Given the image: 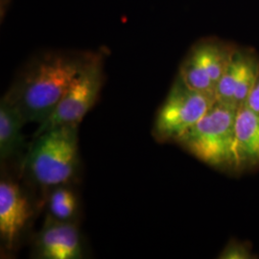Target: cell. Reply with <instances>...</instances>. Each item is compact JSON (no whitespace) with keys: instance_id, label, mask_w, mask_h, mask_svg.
Returning <instances> with one entry per match:
<instances>
[{"instance_id":"obj_1","label":"cell","mask_w":259,"mask_h":259,"mask_svg":"<svg viewBox=\"0 0 259 259\" xmlns=\"http://www.w3.org/2000/svg\"><path fill=\"white\" fill-rule=\"evenodd\" d=\"M95 52L50 50L30 60L3 96L26 123H42Z\"/></svg>"},{"instance_id":"obj_2","label":"cell","mask_w":259,"mask_h":259,"mask_svg":"<svg viewBox=\"0 0 259 259\" xmlns=\"http://www.w3.org/2000/svg\"><path fill=\"white\" fill-rule=\"evenodd\" d=\"M24 165L37 185L52 188L67 185L79 167L78 126H59L38 135Z\"/></svg>"},{"instance_id":"obj_3","label":"cell","mask_w":259,"mask_h":259,"mask_svg":"<svg viewBox=\"0 0 259 259\" xmlns=\"http://www.w3.org/2000/svg\"><path fill=\"white\" fill-rule=\"evenodd\" d=\"M236 116L237 110L215 102L177 142L209 166L236 171Z\"/></svg>"},{"instance_id":"obj_4","label":"cell","mask_w":259,"mask_h":259,"mask_svg":"<svg viewBox=\"0 0 259 259\" xmlns=\"http://www.w3.org/2000/svg\"><path fill=\"white\" fill-rule=\"evenodd\" d=\"M216 102L189 88L179 75L154 122L152 134L158 142L178 141Z\"/></svg>"},{"instance_id":"obj_5","label":"cell","mask_w":259,"mask_h":259,"mask_svg":"<svg viewBox=\"0 0 259 259\" xmlns=\"http://www.w3.org/2000/svg\"><path fill=\"white\" fill-rule=\"evenodd\" d=\"M104 82L102 54L93 58L75 77L65 95L47 120L39 124L34 138L47 130L64 125L78 126L97 101Z\"/></svg>"},{"instance_id":"obj_6","label":"cell","mask_w":259,"mask_h":259,"mask_svg":"<svg viewBox=\"0 0 259 259\" xmlns=\"http://www.w3.org/2000/svg\"><path fill=\"white\" fill-rule=\"evenodd\" d=\"M32 216L27 195L17 183L7 178L0 182V239L5 250L16 249Z\"/></svg>"},{"instance_id":"obj_7","label":"cell","mask_w":259,"mask_h":259,"mask_svg":"<svg viewBox=\"0 0 259 259\" xmlns=\"http://www.w3.org/2000/svg\"><path fill=\"white\" fill-rule=\"evenodd\" d=\"M259 76V61L250 53L234 52L216 89V102L239 110L245 106Z\"/></svg>"},{"instance_id":"obj_8","label":"cell","mask_w":259,"mask_h":259,"mask_svg":"<svg viewBox=\"0 0 259 259\" xmlns=\"http://www.w3.org/2000/svg\"><path fill=\"white\" fill-rule=\"evenodd\" d=\"M34 250L36 258H83L80 232L73 221H58L48 215L37 235Z\"/></svg>"},{"instance_id":"obj_9","label":"cell","mask_w":259,"mask_h":259,"mask_svg":"<svg viewBox=\"0 0 259 259\" xmlns=\"http://www.w3.org/2000/svg\"><path fill=\"white\" fill-rule=\"evenodd\" d=\"M236 171L259 165V114L246 105L237 111L235 123Z\"/></svg>"},{"instance_id":"obj_10","label":"cell","mask_w":259,"mask_h":259,"mask_svg":"<svg viewBox=\"0 0 259 259\" xmlns=\"http://www.w3.org/2000/svg\"><path fill=\"white\" fill-rule=\"evenodd\" d=\"M26 124L19 110L5 98L0 103V158L6 161L19 155L24 144L22 128Z\"/></svg>"},{"instance_id":"obj_11","label":"cell","mask_w":259,"mask_h":259,"mask_svg":"<svg viewBox=\"0 0 259 259\" xmlns=\"http://www.w3.org/2000/svg\"><path fill=\"white\" fill-rule=\"evenodd\" d=\"M235 50L214 41H203L191 49L188 56L217 85L232 62Z\"/></svg>"},{"instance_id":"obj_12","label":"cell","mask_w":259,"mask_h":259,"mask_svg":"<svg viewBox=\"0 0 259 259\" xmlns=\"http://www.w3.org/2000/svg\"><path fill=\"white\" fill-rule=\"evenodd\" d=\"M65 185L53 187L47 199V210L51 218L69 222L73 221L78 211V200L74 192Z\"/></svg>"},{"instance_id":"obj_13","label":"cell","mask_w":259,"mask_h":259,"mask_svg":"<svg viewBox=\"0 0 259 259\" xmlns=\"http://www.w3.org/2000/svg\"><path fill=\"white\" fill-rule=\"evenodd\" d=\"M179 75L189 88L216 101L217 85L189 56L187 55L181 65Z\"/></svg>"},{"instance_id":"obj_14","label":"cell","mask_w":259,"mask_h":259,"mask_svg":"<svg viewBox=\"0 0 259 259\" xmlns=\"http://www.w3.org/2000/svg\"><path fill=\"white\" fill-rule=\"evenodd\" d=\"M251 251L250 244L238 240L230 241L219 255L221 259H251L256 258Z\"/></svg>"},{"instance_id":"obj_15","label":"cell","mask_w":259,"mask_h":259,"mask_svg":"<svg viewBox=\"0 0 259 259\" xmlns=\"http://www.w3.org/2000/svg\"><path fill=\"white\" fill-rule=\"evenodd\" d=\"M246 106L251 111H254L255 113L259 114V76L258 79H257V81L254 84L250 96L247 100Z\"/></svg>"}]
</instances>
